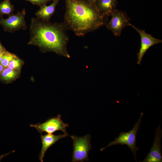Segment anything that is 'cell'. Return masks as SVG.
<instances>
[{"mask_svg": "<svg viewBox=\"0 0 162 162\" xmlns=\"http://www.w3.org/2000/svg\"><path fill=\"white\" fill-rule=\"evenodd\" d=\"M30 126L35 128L40 134L44 132L52 134L57 131L60 130L64 134L69 135L66 131V128L69 126V124L62 121L61 116L59 114L49 118L43 123L31 124Z\"/></svg>", "mask_w": 162, "mask_h": 162, "instance_id": "obj_6", "label": "cell"}, {"mask_svg": "<svg viewBox=\"0 0 162 162\" xmlns=\"http://www.w3.org/2000/svg\"><path fill=\"white\" fill-rule=\"evenodd\" d=\"M6 50L4 48L0 42V54L4 52Z\"/></svg>", "mask_w": 162, "mask_h": 162, "instance_id": "obj_19", "label": "cell"}, {"mask_svg": "<svg viewBox=\"0 0 162 162\" xmlns=\"http://www.w3.org/2000/svg\"><path fill=\"white\" fill-rule=\"evenodd\" d=\"M111 18L106 25L107 29L116 36H120L123 29L129 26L130 19L124 12L116 9L110 14Z\"/></svg>", "mask_w": 162, "mask_h": 162, "instance_id": "obj_5", "label": "cell"}, {"mask_svg": "<svg viewBox=\"0 0 162 162\" xmlns=\"http://www.w3.org/2000/svg\"><path fill=\"white\" fill-rule=\"evenodd\" d=\"M14 10V6L10 0H4L0 3V17H2L4 14L11 15L13 14Z\"/></svg>", "mask_w": 162, "mask_h": 162, "instance_id": "obj_13", "label": "cell"}, {"mask_svg": "<svg viewBox=\"0 0 162 162\" xmlns=\"http://www.w3.org/2000/svg\"><path fill=\"white\" fill-rule=\"evenodd\" d=\"M5 51L4 52L0 54V62H1V60H2L3 56V55L4 54V52H5Z\"/></svg>", "mask_w": 162, "mask_h": 162, "instance_id": "obj_21", "label": "cell"}, {"mask_svg": "<svg viewBox=\"0 0 162 162\" xmlns=\"http://www.w3.org/2000/svg\"><path fill=\"white\" fill-rule=\"evenodd\" d=\"M16 57L15 54L6 50L0 63L5 68H7L10 62Z\"/></svg>", "mask_w": 162, "mask_h": 162, "instance_id": "obj_15", "label": "cell"}, {"mask_svg": "<svg viewBox=\"0 0 162 162\" xmlns=\"http://www.w3.org/2000/svg\"><path fill=\"white\" fill-rule=\"evenodd\" d=\"M66 10L63 22L67 29L83 36L106 25L109 16L100 12L88 0H64Z\"/></svg>", "mask_w": 162, "mask_h": 162, "instance_id": "obj_1", "label": "cell"}, {"mask_svg": "<svg viewBox=\"0 0 162 162\" xmlns=\"http://www.w3.org/2000/svg\"><path fill=\"white\" fill-rule=\"evenodd\" d=\"M88 1L94 4L95 2L97 1V0H88Z\"/></svg>", "mask_w": 162, "mask_h": 162, "instance_id": "obj_22", "label": "cell"}, {"mask_svg": "<svg viewBox=\"0 0 162 162\" xmlns=\"http://www.w3.org/2000/svg\"><path fill=\"white\" fill-rule=\"evenodd\" d=\"M63 23H52L32 18L28 44L38 46L45 51H52L69 58L67 48L69 38Z\"/></svg>", "mask_w": 162, "mask_h": 162, "instance_id": "obj_2", "label": "cell"}, {"mask_svg": "<svg viewBox=\"0 0 162 162\" xmlns=\"http://www.w3.org/2000/svg\"><path fill=\"white\" fill-rule=\"evenodd\" d=\"M21 61L16 57L13 59L9 63L8 67L14 70H18L21 67Z\"/></svg>", "mask_w": 162, "mask_h": 162, "instance_id": "obj_16", "label": "cell"}, {"mask_svg": "<svg viewBox=\"0 0 162 162\" xmlns=\"http://www.w3.org/2000/svg\"><path fill=\"white\" fill-rule=\"evenodd\" d=\"M18 74L17 70L8 67L5 68L0 76L1 79L6 81L11 80L16 78Z\"/></svg>", "mask_w": 162, "mask_h": 162, "instance_id": "obj_14", "label": "cell"}, {"mask_svg": "<svg viewBox=\"0 0 162 162\" xmlns=\"http://www.w3.org/2000/svg\"><path fill=\"white\" fill-rule=\"evenodd\" d=\"M26 15V10L23 9L16 14L9 16L6 19L0 17V24L5 31L9 32H13L20 29L26 30L27 26L25 20Z\"/></svg>", "mask_w": 162, "mask_h": 162, "instance_id": "obj_7", "label": "cell"}, {"mask_svg": "<svg viewBox=\"0 0 162 162\" xmlns=\"http://www.w3.org/2000/svg\"><path fill=\"white\" fill-rule=\"evenodd\" d=\"M4 68H5L1 64L0 62V77Z\"/></svg>", "mask_w": 162, "mask_h": 162, "instance_id": "obj_20", "label": "cell"}, {"mask_svg": "<svg viewBox=\"0 0 162 162\" xmlns=\"http://www.w3.org/2000/svg\"><path fill=\"white\" fill-rule=\"evenodd\" d=\"M162 131L160 124L156 128L152 146L146 157L141 162H161V139Z\"/></svg>", "mask_w": 162, "mask_h": 162, "instance_id": "obj_9", "label": "cell"}, {"mask_svg": "<svg viewBox=\"0 0 162 162\" xmlns=\"http://www.w3.org/2000/svg\"><path fill=\"white\" fill-rule=\"evenodd\" d=\"M59 0H53L50 5L45 4L40 7L35 14L37 18L44 21H49L55 12L56 7Z\"/></svg>", "mask_w": 162, "mask_h": 162, "instance_id": "obj_11", "label": "cell"}, {"mask_svg": "<svg viewBox=\"0 0 162 162\" xmlns=\"http://www.w3.org/2000/svg\"><path fill=\"white\" fill-rule=\"evenodd\" d=\"M70 137L73 140L72 161L82 162L88 161V153L92 148L90 142L91 135L88 134L82 137L72 135Z\"/></svg>", "mask_w": 162, "mask_h": 162, "instance_id": "obj_4", "label": "cell"}, {"mask_svg": "<svg viewBox=\"0 0 162 162\" xmlns=\"http://www.w3.org/2000/svg\"><path fill=\"white\" fill-rule=\"evenodd\" d=\"M143 115V113H141L138 120L135 123L134 127L130 130L128 132H121L114 140L110 142L106 146L100 148V151H102L106 148L114 145H126L133 152L135 159L137 161L136 153L139 148L136 146V135L140 128V124Z\"/></svg>", "mask_w": 162, "mask_h": 162, "instance_id": "obj_3", "label": "cell"}, {"mask_svg": "<svg viewBox=\"0 0 162 162\" xmlns=\"http://www.w3.org/2000/svg\"><path fill=\"white\" fill-rule=\"evenodd\" d=\"M117 4V0H97L94 5L100 12L109 16L116 9Z\"/></svg>", "mask_w": 162, "mask_h": 162, "instance_id": "obj_12", "label": "cell"}, {"mask_svg": "<svg viewBox=\"0 0 162 162\" xmlns=\"http://www.w3.org/2000/svg\"><path fill=\"white\" fill-rule=\"evenodd\" d=\"M129 26L133 28L139 34L141 38V45L139 52L137 54V63L140 64L143 56L147 50L152 46L162 42V40L153 37L146 33L143 30L139 29L130 23Z\"/></svg>", "mask_w": 162, "mask_h": 162, "instance_id": "obj_8", "label": "cell"}, {"mask_svg": "<svg viewBox=\"0 0 162 162\" xmlns=\"http://www.w3.org/2000/svg\"><path fill=\"white\" fill-rule=\"evenodd\" d=\"M28 1L32 4L37 5L40 7L46 4L47 3L53 0H24Z\"/></svg>", "mask_w": 162, "mask_h": 162, "instance_id": "obj_17", "label": "cell"}, {"mask_svg": "<svg viewBox=\"0 0 162 162\" xmlns=\"http://www.w3.org/2000/svg\"><path fill=\"white\" fill-rule=\"evenodd\" d=\"M68 136L69 135L64 134L58 135H54L52 134H47L44 135L41 134L40 137L42 146L39 155V159L40 161H43L45 154L49 148L60 139Z\"/></svg>", "mask_w": 162, "mask_h": 162, "instance_id": "obj_10", "label": "cell"}, {"mask_svg": "<svg viewBox=\"0 0 162 162\" xmlns=\"http://www.w3.org/2000/svg\"><path fill=\"white\" fill-rule=\"evenodd\" d=\"M15 152V151H12L10 152H9V153H6V154H2V155H0V162L1 161V160L5 157L6 156L8 155V154H9L11 153H13V152Z\"/></svg>", "mask_w": 162, "mask_h": 162, "instance_id": "obj_18", "label": "cell"}]
</instances>
